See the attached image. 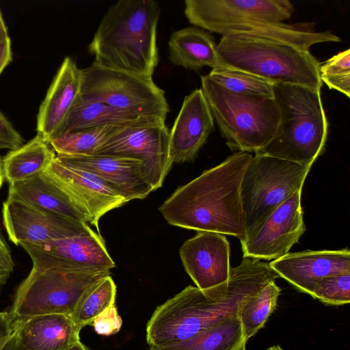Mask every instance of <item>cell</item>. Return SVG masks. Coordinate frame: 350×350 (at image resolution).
<instances>
[{
	"instance_id": "6da1fadb",
	"label": "cell",
	"mask_w": 350,
	"mask_h": 350,
	"mask_svg": "<svg viewBox=\"0 0 350 350\" xmlns=\"http://www.w3.org/2000/svg\"><path fill=\"white\" fill-rule=\"evenodd\" d=\"M278 278L269 263L243 258L227 282L207 289L188 286L157 307L146 325V342L150 347L176 343L238 316L248 297Z\"/></svg>"
},
{
	"instance_id": "7a4b0ae2",
	"label": "cell",
	"mask_w": 350,
	"mask_h": 350,
	"mask_svg": "<svg viewBox=\"0 0 350 350\" xmlns=\"http://www.w3.org/2000/svg\"><path fill=\"white\" fill-rule=\"evenodd\" d=\"M253 156L236 152L220 164L178 187L159 208L172 226L245 237L241 187Z\"/></svg>"
},
{
	"instance_id": "3957f363",
	"label": "cell",
	"mask_w": 350,
	"mask_h": 350,
	"mask_svg": "<svg viewBox=\"0 0 350 350\" xmlns=\"http://www.w3.org/2000/svg\"><path fill=\"white\" fill-rule=\"evenodd\" d=\"M189 22L226 36L281 42L305 51L318 43L340 42L331 31L316 32L282 23L294 8L288 0H186Z\"/></svg>"
},
{
	"instance_id": "277c9868",
	"label": "cell",
	"mask_w": 350,
	"mask_h": 350,
	"mask_svg": "<svg viewBox=\"0 0 350 350\" xmlns=\"http://www.w3.org/2000/svg\"><path fill=\"white\" fill-rule=\"evenodd\" d=\"M160 12L153 0H120L112 5L88 46L94 62L152 78L159 62L157 29Z\"/></svg>"
},
{
	"instance_id": "5b68a950",
	"label": "cell",
	"mask_w": 350,
	"mask_h": 350,
	"mask_svg": "<svg viewBox=\"0 0 350 350\" xmlns=\"http://www.w3.org/2000/svg\"><path fill=\"white\" fill-rule=\"evenodd\" d=\"M273 88L280 113L279 129L255 154L312 166L323 154L328 133L321 90L285 83H273Z\"/></svg>"
},
{
	"instance_id": "8992f818",
	"label": "cell",
	"mask_w": 350,
	"mask_h": 350,
	"mask_svg": "<svg viewBox=\"0 0 350 350\" xmlns=\"http://www.w3.org/2000/svg\"><path fill=\"white\" fill-rule=\"evenodd\" d=\"M217 51V67L241 70L272 83L299 85L320 90L323 85L317 59L309 51L288 44L223 36Z\"/></svg>"
},
{
	"instance_id": "52a82bcc",
	"label": "cell",
	"mask_w": 350,
	"mask_h": 350,
	"mask_svg": "<svg viewBox=\"0 0 350 350\" xmlns=\"http://www.w3.org/2000/svg\"><path fill=\"white\" fill-rule=\"evenodd\" d=\"M202 90L220 133L232 150L257 152L277 135L280 113L274 98H260L230 92L201 77Z\"/></svg>"
},
{
	"instance_id": "ba28073f",
	"label": "cell",
	"mask_w": 350,
	"mask_h": 350,
	"mask_svg": "<svg viewBox=\"0 0 350 350\" xmlns=\"http://www.w3.org/2000/svg\"><path fill=\"white\" fill-rule=\"evenodd\" d=\"M109 275V271L31 269L16 292L10 312L12 322L44 314L70 316L83 293Z\"/></svg>"
},
{
	"instance_id": "9c48e42d",
	"label": "cell",
	"mask_w": 350,
	"mask_h": 350,
	"mask_svg": "<svg viewBox=\"0 0 350 350\" xmlns=\"http://www.w3.org/2000/svg\"><path fill=\"white\" fill-rule=\"evenodd\" d=\"M79 98L164 120L170 111L164 91L154 83L152 78L107 68L95 62L81 70Z\"/></svg>"
},
{
	"instance_id": "30bf717a",
	"label": "cell",
	"mask_w": 350,
	"mask_h": 350,
	"mask_svg": "<svg viewBox=\"0 0 350 350\" xmlns=\"http://www.w3.org/2000/svg\"><path fill=\"white\" fill-rule=\"evenodd\" d=\"M311 167L268 155L253 156L241 187L245 234L302 189Z\"/></svg>"
},
{
	"instance_id": "8fae6325",
	"label": "cell",
	"mask_w": 350,
	"mask_h": 350,
	"mask_svg": "<svg viewBox=\"0 0 350 350\" xmlns=\"http://www.w3.org/2000/svg\"><path fill=\"white\" fill-rule=\"evenodd\" d=\"M170 131L165 123L120 127L93 154L131 157L142 161L153 190L162 186L172 167L169 156Z\"/></svg>"
},
{
	"instance_id": "7c38bea8",
	"label": "cell",
	"mask_w": 350,
	"mask_h": 350,
	"mask_svg": "<svg viewBox=\"0 0 350 350\" xmlns=\"http://www.w3.org/2000/svg\"><path fill=\"white\" fill-rule=\"evenodd\" d=\"M301 191H296L245 234L240 241L243 258L275 260L288 254L299 243L306 230Z\"/></svg>"
},
{
	"instance_id": "4fadbf2b",
	"label": "cell",
	"mask_w": 350,
	"mask_h": 350,
	"mask_svg": "<svg viewBox=\"0 0 350 350\" xmlns=\"http://www.w3.org/2000/svg\"><path fill=\"white\" fill-rule=\"evenodd\" d=\"M21 247L30 256L33 269L110 271L115 267L102 237L92 228L75 236Z\"/></svg>"
},
{
	"instance_id": "5bb4252c",
	"label": "cell",
	"mask_w": 350,
	"mask_h": 350,
	"mask_svg": "<svg viewBox=\"0 0 350 350\" xmlns=\"http://www.w3.org/2000/svg\"><path fill=\"white\" fill-rule=\"evenodd\" d=\"M2 215L9 239L21 246L75 236L91 228L87 223L8 197L3 204Z\"/></svg>"
},
{
	"instance_id": "9a60e30c",
	"label": "cell",
	"mask_w": 350,
	"mask_h": 350,
	"mask_svg": "<svg viewBox=\"0 0 350 350\" xmlns=\"http://www.w3.org/2000/svg\"><path fill=\"white\" fill-rule=\"evenodd\" d=\"M179 254L186 272L198 288L207 289L228 282L230 247L224 234L198 231L183 243Z\"/></svg>"
},
{
	"instance_id": "2e32d148",
	"label": "cell",
	"mask_w": 350,
	"mask_h": 350,
	"mask_svg": "<svg viewBox=\"0 0 350 350\" xmlns=\"http://www.w3.org/2000/svg\"><path fill=\"white\" fill-rule=\"evenodd\" d=\"M60 161L92 173L113 187L126 200L146 198L153 190L142 161L114 155H58Z\"/></svg>"
},
{
	"instance_id": "e0dca14e",
	"label": "cell",
	"mask_w": 350,
	"mask_h": 350,
	"mask_svg": "<svg viewBox=\"0 0 350 350\" xmlns=\"http://www.w3.org/2000/svg\"><path fill=\"white\" fill-rule=\"evenodd\" d=\"M214 128V118L201 88L184 98L170 131L169 156L172 163L193 161Z\"/></svg>"
},
{
	"instance_id": "ac0fdd59",
	"label": "cell",
	"mask_w": 350,
	"mask_h": 350,
	"mask_svg": "<svg viewBox=\"0 0 350 350\" xmlns=\"http://www.w3.org/2000/svg\"><path fill=\"white\" fill-rule=\"evenodd\" d=\"M85 210L90 224L98 232L100 218L111 210L124 205L126 200L109 184L91 172L64 163L56 158L46 170Z\"/></svg>"
},
{
	"instance_id": "d6986e66",
	"label": "cell",
	"mask_w": 350,
	"mask_h": 350,
	"mask_svg": "<svg viewBox=\"0 0 350 350\" xmlns=\"http://www.w3.org/2000/svg\"><path fill=\"white\" fill-rule=\"evenodd\" d=\"M269 265L279 277L300 292L310 295L323 278L350 273V252L346 248L288 253L272 260Z\"/></svg>"
},
{
	"instance_id": "ffe728a7",
	"label": "cell",
	"mask_w": 350,
	"mask_h": 350,
	"mask_svg": "<svg viewBox=\"0 0 350 350\" xmlns=\"http://www.w3.org/2000/svg\"><path fill=\"white\" fill-rule=\"evenodd\" d=\"M81 88V69L70 57L63 60L37 116V135L49 142L66 120Z\"/></svg>"
},
{
	"instance_id": "44dd1931",
	"label": "cell",
	"mask_w": 350,
	"mask_h": 350,
	"mask_svg": "<svg viewBox=\"0 0 350 350\" xmlns=\"http://www.w3.org/2000/svg\"><path fill=\"white\" fill-rule=\"evenodd\" d=\"M8 198L49 213L90 224V216L70 193L46 170L10 184Z\"/></svg>"
},
{
	"instance_id": "7402d4cb",
	"label": "cell",
	"mask_w": 350,
	"mask_h": 350,
	"mask_svg": "<svg viewBox=\"0 0 350 350\" xmlns=\"http://www.w3.org/2000/svg\"><path fill=\"white\" fill-rule=\"evenodd\" d=\"M71 317L51 314L13 322L12 334L25 350H65L80 340Z\"/></svg>"
},
{
	"instance_id": "603a6c76",
	"label": "cell",
	"mask_w": 350,
	"mask_h": 350,
	"mask_svg": "<svg viewBox=\"0 0 350 350\" xmlns=\"http://www.w3.org/2000/svg\"><path fill=\"white\" fill-rule=\"evenodd\" d=\"M165 121L157 117L126 111L103 103L83 101L78 97L53 137L66 133L100 126H141L163 124Z\"/></svg>"
},
{
	"instance_id": "cb8c5ba5",
	"label": "cell",
	"mask_w": 350,
	"mask_h": 350,
	"mask_svg": "<svg viewBox=\"0 0 350 350\" xmlns=\"http://www.w3.org/2000/svg\"><path fill=\"white\" fill-rule=\"evenodd\" d=\"M168 46L170 59L176 66L195 71L204 66H217L215 39L202 29L185 27L173 32Z\"/></svg>"
},
{
	"instance_id": "d4e9b609",
	"label": "cell",
	"mask_w": 350,
	"mask_h": 350,
	"mask_svg": "<svg viewBox=\"0 0 350 350\" xmlns=\"http://www.w3.org/2000/svg\"><path fill=\"white\" fill-rule=\"evenodd\" d=\"M55 156L49 144L37 135L5 155L2 163L4 178L9 184L31 178L44 172Z\"/></svg>"
},
{
	"instance_id": "484cf974",
	"label": "cell",
	"mask_w": 350,
	"mask_h": 350,
	"mask_svg": "<svg viewBox=\"0 0 350 350\" xmlns=\"http://www.w3.org/2000/svg\"><path fill=\"white\" fill-rule=\"evenodd\" d=\"M245 339L238 316L219 323L185 340L149 350H245Z\"/></svg>"
},
{
	"instance_id": "4316f807",
	"label": "cell",
	"mask_w": 350,
	"mask_h": 350,
	"mask_svg": "<svg viewBox=\"0 0 350 350\" xmlns=\"http://www.w3.org/2000/svg\"><path fill=\"white\" fill-rule=\"evenodd\" d=\"M280 292L275 281H271L242 304L238 317L247 340L264 327L276 307Z\"/></svg>"
},
{
	"instance_id": "83f0119b",
	"label": "cell",
	"mask_w": 350,
	"mask_h": 350,
	"mask_svg": "<svg viewBox=\"0 0 350 350\" xmlns=\"http://www.w3.org/2000/svg\"><path fill=\"white\" fill-rule=\"evenodd\" d=\"M116 286L110 275L89 287L81 295L70 317L80 332L115 303Z\"/></svg>"
},
{
	"instance_id": "f1b7e54d",
	"label": "cell",
	"mask_w": 350,
	"mask_h": 350,
	"mask_svg": "<svg viewBox=\"0 0 350 350\" xmlns=\"http://www.w3.org/2000/svg\"><path fill=\"white\" fill-rule=\"evenodd\" d=\"M120 127L105 126L66 133L55 136L49 144L58 155H91Z\"/></svg>"
},
{
	"instance_id": "f546056e",
	"label": "cell",
	"mask_w": 350,
	"mask_h": 350,
	"mask_svg": "<svg viewBox=\"0 0 350 350\" xmlns=\"http://www.w3.org/2000/svg\"><path fill=\"white\" fill-rule=\"evenodd\" d=\"M208 75L217 84L233 93L260 98H273V83L250 73L216 67L212 68Z\"/></svg>"
},
{
	"instance_id": "4dcf8cb0",
	"label": "cell",
	"mask_w": 350,
	"mask_h": 350,
	"mask_svg": "<svg viewBox=\"0 0 350 350\" xmlns=\"http://www.w3.org/2000/svg\"><path fill=\"white\" fill-rule=\"evenodd\" d=\"M319 77L329 89L350 97V49L339 52L319 66Z\"/></svg>"
},
{
	"instance_id": "1f68e13d",
	"label": "cell",
	"mask_w": 350,
	"mask_h": 350,
	"mask_svg": "<svg viewBox=\"0 0 350 350\" xmlns=\"http://www.w3.org/2000/svg\"><path fill=\"white\" fill-rule=\"evenodd\" d=\"M327 305L342 306L350 302V273H338L318 281L311 294Z\"/></svg>"
},
{
	"instance_id": "d6a6232c",
	"label": "cell",
	"mask_w": 350,
	"mask_h": 350,
	"mask_svg": "<svg viewBox=\"0 0 350 350\" xmlns=\"http://www.w3.org/2000/svg\"><path fill=\"white\" fill-rule=\"evenodd\" d=\"M91 324L98 334L110 336L120 331L122 321L113 304L98 314Z\"/></svg>"
},
{
	"instance_id": "836d02e7",
	"label": "cell",
	"mask_w": 350,
	"mask_h": 350,
	"mask_svg": "<svg viewBox=\"0 0 350 350\" xmlns=\"http://www.w3.org/2000/svg\"><path fill=\"white\" fill-rule=\"evenodd\" d=\"M23 139L0 111V150H14L23 145Z\"/></svg>"
},
{
	"instance_id": "e575fe53",
	"label": "cell",
	"mask_w": 350,
	"mask_h": 350,
	"mask_svg": "<svg viewBox=\"0 0 350 350\" xmlns=\"http://www.w3.org/2000/svg\"><path fill=\"white\" fill-rule=\"evenodd\" d=\"M14 266L11 251L0 230V286L7 282Z\"/></svg>"
},
{
	"instance_id": "d590c367",
	"label": "cell",
	"mask_w": 350,
	"mask_h": 350,
	"mask_svg": "<svg viewBox=\"0 0 350 350\" xmlns=\"http://www.w3.org/2000/svg\"><path fill=\"white\" fill-rule=\"evenodd\" d=\"M13 330V322L10 313L0 312V347L8 340Z\"/></svg>"
},
{
	"instance_id": "8d00e7d4",
	"label": "cell",
	"mask_w": 350,
	"mask_h": 350,
	"mask_svg": "<svg viewBox=\"0 0 350 350\" xmlns=\"http://www.w3.org/2000/svg\"><path fill=\"white\" fill-rule=\"evenodd\" d=\"M11 40L10 37L0 42V75L12 61Z\"/></svg>"
},
{
	"instance_id": "74e56055",
	"label": "cell",
	"mask_w": 350,
	"mask_h": 350,
	"mask_svg": "<svg viewBox=\"0 0 350 350\" xmlns=\"http://www.w3.org/2000/svg\"><path fill=\"white\" fill-rule=\"evenodd\" d=\"M0 350H25L16 342L14 335L12 334L8 340L0 347Z\"/></svg>"
},
{
	"instance_id": "f35d334b",
	"label": "cell",
	"mask_w": 350,
	"mask_h": 350,
	"mask_svg": "<svg viewBox=\"0 0 350 350\" xmlns=\"http://www.w3.org/2000/svg\"><path fill=\"white\" fill-rule=\"evenodd\" d=\"M8 38H9V36L8 33L7 27L5 24L2 14L0 10V42Z\"/></svg>"
},
{
	"instance_id": "ab89813d",
	"label": "cell",
	"mask_w": 350,
	"mask_h": 350,
	"mask_svg": "<svg viewBox=\"0 0 350 350\" xmlns=\"http://www.w3.org/2000/svg\"><path fill=\"white\" fill-rule=\"evenodd\" d=\"M65 350H89L80 340L70 346Z\"/></svg>"
},
{
	"instance_id": "60d3db41",
	"label": "cell",
	"mask_w": 350,
	"mask_h": 350,
	"mask_svg": "<svg viewBox=\"0 0 350 350\" xmlns=\"http://www.w3.org/2000/svg\"><path fill=\"white\" fill-rule=\"evenodd\" d=\"M3 178H4V176H3V167H2V164L0 161V188L3 184Z\"/></svg>"
},
{
	"instance_id": "b9f144b4",
	"label": "cell",
	"mask_w": 350,
	"mask_h": 350,
	"mask_svg": "<svg viewBox=\"0 0 350 350\" xmlns=\"http://www.w3.org/2000/svg\"><path fill=\"white\" fill-rule=\"evenodd\" d=\"M265 350H284V349L283 348H282L280 345H276L271 346V347H268L267 349H266Z\"/></svg>"
}]
</instances>
